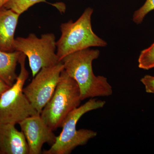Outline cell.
Returning a JSON list of instances; mask_svg holds the SVG:
<instances>
[{
    "label": "cell",
    "mask_w": 154,
    "mask_h": 154,
    "mask_svg": "<svg viewBox=\"0 0 154 154\" xmlns=\"http://www.w3.org/2000/svg\"><path fill=\"white\" fill-rule=\"evenodd\" d=\"M63 69L61 61L55 65L42 68L23 89L25 96L38 114L53 95Z\"/></svg>",
    "instance_id": "52a82bcc"
},
{
    "label": "cell",
    "mask_w": 154,
    "mask_h": 154,
    "mask_svg": "<svg viewBox=\"0 0 154 154\" xmlns=\"http://www.w3.org/2000/svg\"><path fill=\"white\" fill-rule=\"evenodd\" d=\"M99 54L98 50L86 48L69 54L61 61L67 74L79 87L82 101L109 96L113 94L112 86L107 78L95 75L93 72L92 63L99 57Z\"/></svg>",
    "instance_id": "6da1fadb"
},
{
    "label": "cell",
    "mask_w": 154,
    "mask_h": 154,
    "mask_svg": "<svg viewBox=\"0 0 154 154\" xmlns=\"http://www.w3.org/2000/svg\"><path fill=\"white\" fill-rule=\"evenodd\" d=\"M10 86L8 85L5 82H3L2 80L0 79V97L2 94L7 91L10 88Z\"/></svg>",
    "instance_id": "2e32d148"
},
{
    "label": "cell",
    "mask_w": 154,
    "mask_h": 154,
    "mask_svg": "<svg viewBox=\"0 0 154 154\" xmlns=\"http://www.w3.org/2000/svg\"><path fill=\"white\" fill-rule=\"evenodd\" d=\"M94 10L88 8L76 22L70 20L60 25L61 36L56 42V53L61 61L73 53L91 47H105L107 42L94 33L91 25Z\"/></svg>",
    "instance_id": "7a4b0ae2"
},
{
    "label": "cell",
    "mask_w": 154,
    "mask_h": 154,
    "mask_svg": "<svg viewBox=\"0 0 154 154\" xmlns=\"http://www.w3.org/2000/svg\"><path fill=\"white\" fill-rule=\"evenodd\" d=\"M14 49L28 57L33 78L42 68L60 62L57 54L55 36L52 33L42 34L40 38L34 33L27 37H17L14 40Z\"/></svg>",
    "instance_id": "8992f818"
},
{
    "label": "cell",
    "mask_w": 154,
    "mask_h": 154,
    "mask_svg": "<svg viewBox=\"0 0 154 154\" xmlns=\"http://www.w3.org/2000/svg\"><path fill=\"white\" fill-rule=\"evenodd\" d=\"M105 101L91 98L84 105L75 109L64 122L62 131L57 136L55 143L44 154H69L77 147L86 145L88 141L97 136L94 131L88 129H76L77 122L85 113L91 110L103 108Z\"/></svg>",
    "instance_id": "277c9868"
},
{
    "label": "cell",
    "mask_w": 154,
    "mask_h": 154,
    "mask_svg": "<svg viewBox=\"0 0 154 154\" xmlns=\"http://www.w3.org/2000/svg\"><path fill=\"white\" fill-rule=\"evenodd\" d=\"M21 52L15 51L6 52L0 50V79L12 87L18 76L16 70Z\"/></svg>",
    "instance_id": "8fae6325"
},
{
    "label": "cell",
    "mask_w": 154,
    "mask_h": 154,
    "mask_svg": "<svg viewBox=\"0 0 154 154\" xmlns=\"http://www.w3.org/2000/svg\"><path fill=\"white\" fill-rule=\"evenodd\" d=\"M145 88L146 91L149 94H154V76L146 75L140 80Z\"/></svg>",
    "instance_id": "9a60e30c"
},
{
    "label": "cell",
    "mask_w": 154,
    "mask_h": 154,
    "mask_svg": "<svg viewBox=\"0 0 154 154\" xmlns=\"http://www.w3.org/2000/svg\"><path fill=\"white\" fill-rule=\"evenodd\" d=\"M19 124L27 140L29 154H41L44 144L51 146L55 143L56 136L40 114L27 117Z\"/></svg>",
    "instance_id": "ba28073f"
},
{
    "label": "cell",
    "mask_w": 154,
    "mask_h": 154,
    "mask_svg": "<svg viewBox=\"0 0 154 154\" xmlns=\"http://www.w3.org/2000/svg\"><path fill=\"white\" fill-rule=\"evenodd\" d=\"M138 66L144 70L154 68V42L141 52L138 58Z\"/></svg>",
    "instance_id": "4fadbf2b"
},
{
    "label": "cell",
    "mask_w": 154,
    "mask_h": 154,
    "mask_svg": "<svg viewBox=\"0 0 154 154\" xmlns=\"http://www.w3.org/2000/svg\"><path fill=\"white\" fill-rule=\"evenodd\" d=\"M20 15L11 9H0V50L15 51L14 34Z\"/></svg>",
    "instance_id": "30bf717a"
},
{
    "label": "cell",
    "mask_w": 154,
    "mask_h": 154,
    "mask_svg": "<svg viewBox=\"0 0 154 154\" xmlns=\"http://www.w3.org/2000/svg\"><path fill=\"white\" fill-rule=\"evenodd\" d=\"M82 101L79 87L63 69L53 95L40 115L54 131L62 127L68 116L80 106Z\"/></svg>",
    "instance_id": "3957f363"
},
{
    "label": "cell",
    "mask_w": 154,
    "mask_h": 154,
    "mask_svg": "<svg viewBox=\"0 0 154 154\" xmlns=\"http://www.w3.org/2000/svg\"><path fill=\"white\" fill-rule=\"evenodd\" d=\"M153 10L154 0H146L143 5L134 12L133 16V21L138 25L141 24L146 15Z\"/></svg>",
    "instance_id": "5bb4252c"
},
{
    "label": "cell",
    "mask_w": 154,
    "mask_h": 154,
    "mask_svg": "<svg viewBox=\"0 0 154 154\" xmlns=\"http://www.w3.org/2000/svg\"><path fill=\"white\" fill-rule=\"evenodd\" d=\"M26 57L21 53L19 74L13 85L0 97V124H19L27 117L38 114L23 93L24 85L29 76L25 67Z\"/></svg>",
    "instance_id": "5b68a950"
},
{
    "label": "cell",
    "mask_w": 154,
    "mask_h": 154,
    "mask_svg": "<svg viewBox=\"0 0 154 154\" xmlns=\"http://www.w3.org/2000/svg\"><path fill=\"white\" fill-rule=\"evenodd\" d=\"M10 0H0V9H2Z\"/></svg>",
    "instance_id": "e0dca14e"
},
{
    "label": "cell",
    "mask_w": 154,
    "mask_h": 154,
    "mask_svg": "<svg viewBox=\"0 0 154 154\" xmlns=\"http://www.w3.org/2000/svg\"><path fill=\"white\" fill-rule=\"evenodd\" d=\"M0 154H29L25 135L15 125L0 124Z\"/></svg>",
    "instance_id": "9c48e42d"
},
{
    "label": "cell",
    "mask_w": 154,
    "mask_h": 154,
    "mask_svg": "<svg viewBox=\"0 0 154 154\" xmlns=\"http://www.w3.org/2000/svg\"><path fill=\"white\" fill-rule=\"evenodd\" d=\"M45 1L46 0H10L4 7L7 9H11L21 15L32 6Z\"/></svg>",
    "instance_id": "7c38bea8"
}]
</instances>
